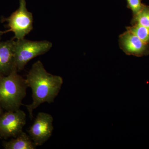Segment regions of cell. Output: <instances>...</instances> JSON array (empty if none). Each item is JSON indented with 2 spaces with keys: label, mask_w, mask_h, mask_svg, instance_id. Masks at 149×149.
Listing matches in <instances>:
<instances>
[{
  "label": "cell",
  "mask_w": 149,
  "mask_h": 149,
  "mask_svg": "<svg viewBox=\"0 0 149 149\" xmlns=\"http://www.w3.org/2000/svg\"><path fill=\"white\" fill-rule=\"evenodd\" d=\"M26 80L28 88L32 90V102L25 106L32 119L33 111L41 104L54 102L61 89L63 80L61 76L48 72L42 62L38 61L32 65Z\"/></svg>",
  "instance_id": "1"
},
{
  "label": "cell",
  "mask_w": 149,
  "mask_h": 149,
  "mask_svg": "<svg viewBox=\"0 0 149 149\" xmlns=\"http://www.w3.org/2000/svg\"><path fill=\"white\" fill-rule=\"evenodd\" d=\"M28 88L26 79L16 70L8 75L0 74V106L6 111L19 109Z\"/></svg>",
  "instance_id": "2"
},
{
  "label": "cell",
  "mask_w": 149,
  "mask_h": 149,
  "mask_svg": "<svg viewBox=\"0 0 149 149\" xmlns=\"http://www.w3.org/2000/svg\"><path fill=\"white\" fill-rule=\"evenodd\" d=\"M52 47V43L47 40L32 41L24 38L14 40V54L17 72L23 70L32 59L47 52Z\"/></svg>",
  "instance_id": "3"
},
{
  "label": "cell",
  "mask_w": 149,
  "mask_h": 149,
  "mask_svg": "<svg viewBox=\"0 0 149 149\" xmlns=\"http://www.w3.org/2000/svg\"><path fill=\"white\" fill-rule=\"evenodd\" d=\"M19 7L16 10L7 18H3L2 20L3 22H7L9 29L4 32L1 31L0 35L12 32L15 34L13 39L19 40L24 39L33 29V15L27 10L26 0H19Z\"/></svg>",
  "instance_id": "4"
},
{
  "label": "cell",
  "mask_w": 149,
  "mask_h": 149,
  "mask_svg": "<svg viewBox=\"0 0 149 149\" xmlns=\"http://www.w3.org/2000/svg\"><path fill=\"white\" fill-rule=\"evenodd\" d=\"M26 123V115L18 109L9 111L0 116V137L4 139L17 137L23 132Z\"/></svg>",
  "instance_id": "5"
},
{
  "label": "cell",
  "mask_w": 149,
  "mask_h": 149,
  "mask_svg": "<svg viewBox=\"0 0 149 149\" xmlns=\"http://www.w3.org/2000/svg\"><path fill=\"white\" fill-rule=\"evenodd\" d=\"M54 118L50 114L40 112L28 130L37 146H42L50 138L54 130Z\"/></svg>",
  "instance_id": "6"
},
{
  "label": "cell",
  "mask_w": 149,
  "mask_h": 149,
  "mask_svg": "<svg viewBox=\"0 0 149 149\" xmlns=\"http://www.w3.org/2000/svg\"><path fill=\"white\" fill-rule=\"evenodd\" d=\"M120 49L126 54L138 57L149 54V44L144 42L130 31H125L119 37Z\"/></svg>",
  "instance_id": "7"
},
{
  "label": "cell",
  "mask_w": 149,
  "mask_h": 149,
  "mask_svg": "<svg viewBox=\"0 0 149 149\" xmlns=\"http://www.w3.org/2000/svg\"><path fill=\"white\" fill-rule=\"evenodd\" d=\"M14 40L13 38L8 41L0 42V74L7 75L17 71L14 54Z\"/></svg>",
  "instance_id": "8"
},
{
  "label": "cell",
  "mask_w": 149,
  "mask_h": 149,
  "mask_svg": "<svg viewBox=\"0 0 149 149\" xmlns=\"http://www.w3.org/2000/svg\"><path fill=\"white\" fill-rule=\"evenodd\" d=\"M3 146L5 149H35L37 147L29 135L23 131L10 141L3 142Z\"/></svg>",
  "instance_id": "9"
},
{
  "label": "cell",
  "mask_w": 149,
  "mask_h": 149,
  "mask_svg": "<svg viewBox=\"0 0 149 149\" xmlns=\"http://www.w3.org/2000/svg\"><path fill=\"white\" fill-rule=\"evenodd\" d=\"M138 24L149 29V6L143 5L141 10L133 15L131 24Z\"/></svg>",
  "instance_id": "10"
},
{
  "label": "cell",
  "mask_w": 149,
  "mask_h": 149,
  "mask_svg": "<svg viewBox=\"0 0 149 149\" xmlns=\"http://www.w3.org/2000/svg\"><path fill=\"white\" fill-rule=\"evenodd\" d=\"M126 30L133 33L144 42L149 44V29L138 24H131Z\"/></svg>",
  "instance_id": "11"
},
{
  "label": "cell",
  "mask_w": 149,
  "mask_h": 149,
  "mask_svg": "<svg viewBox=\"0 0 149 149\" xmlns=\"http://www.w3.org/2000/svg\"><path fill=\"white\" fill-rule=\"evenodd\" d=\"M127 7L133 12V15L136 14L141 10L143 6L142 0H126Z\"/></svg>",
  "instance_id": "12"
},
{
  "label": "cell",
  "mask_w": 149,
  "mask_h": 149,
  "mask_svg": "<svg viewBox=\"0 0 149 149\" xmlns=\"http://www.w3.org/2000/svg\"><path fill=\"white\" fill-rule=\"evenodd\" d=\"M2 108L0 106V116H1V115L2 114Z\"/></svg>",
  "instance_id": "13"
}]
</instances>
